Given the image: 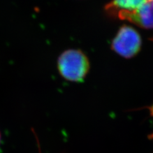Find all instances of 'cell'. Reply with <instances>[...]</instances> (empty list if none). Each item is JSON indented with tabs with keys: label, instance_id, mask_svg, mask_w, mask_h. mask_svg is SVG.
<instances>
[{
	"label": "cell",
	"instance_id": "5",
	"mask_svg": "<svg viewBox=\"0 0 153 153\" xmlns=\"http://www.w3.org/2000/svg\"><path fill=\"white\" fill-rule=\"evenodd\" d=\"M1 133H0V143H1Z\"/></svg>",
	"mask_w": 153,
	"mask_h": 153
},
{
	"label": "cell",
	"instance_id": "3",
	"mask_svg": "<svg viewBox=\"0 0 153 153\" xmlns=\"http://www.w3.org/2000/svg\"><path fill=\"white\" fill-rule=\"evenodd\" d=\"M121 20H126L146 29H153V0H147L137 9L131 12H121L116 15Z\"/></svg>",
	"mask_w": 153,
	"mask_h": 153
},
{
	"label": "cell",
	"instance_id": "2",
	"mask_svg": "<svg viewBox=\"0 0 153 153\" xmlns=\"http://www.w3.org/2000/svg\"><path fill=\"white\" fill-rule=\"evenodd\" d=\"M142 40L133 27L124 26L120 28L112 43V49L122 57L130 58L140 51Z\"/></svg>",
	"mask_w": 153,
	"mask_h": 153
},
{
	"label": "cell",
	"instance_id": "4",
	"mask_svg": "<svg viewBox=\"0 0 153 153\" xmlns=\"http://www.w3.org/2000/svg\"><path fill=\"white\" fill-rule=\"evenodd\" d=\"M147 0H112L107 4V10L116 16L121 12H131L140 7Z\"/></svg>",
	"mask_w": 153,
	"mask_h": 153
},
{
	"label": "cell",
	"instance_id": "1",
	"mask_svg": "<svg viewBox=\"0 0 153 153\" xmlns=\"http://www.w3.org/2000/svg\"><path fill=\"white\" fill-rule=\"evenodd\" d=\"M89 62L82 51L76 49L66 51L57 60V68L66 80L82 82L89 70Z\"/></svg>",
	"mask_w": 153,
	"mask_h": 153
}]
</instances>
